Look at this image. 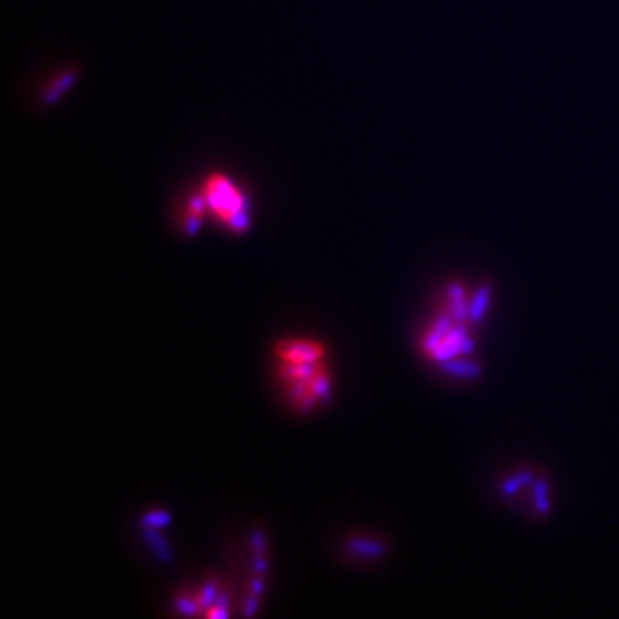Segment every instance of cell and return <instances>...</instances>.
Listing matches in <instances>:
<instances>
[{
  "mask_svg": "<svg viewBox=\"0 0 619 619\" xmlns=\"http://www.w3.org/2000/svg\"><path fill=\"white\" fill-rule=\"evenodd\" d=\"M207 213H212L219 222L232 232L248 229V196L245 190L225 174H212L200 188Z\"/></svg>",
  "mask_w": 619,
  "mask_h": 619,
  "instance_id": "1",
  "label": "cell"
},
{
  "mask_svg": "<svg viewBox=\"0 0 619 619\" xmlns=\"http://www.w3.org/2000/svg\"><path fill=\"white\" fill-rule=\"evenodd\" d=\"M279 379L287 389V396L296 406L310 409L329 392V372L324 363L279 362Z\"/></svg>",
  "mask_w": 619,
  "mask_h": 619,
  "instance_id": "2",
  "label": "cell"
}]
</instances>
